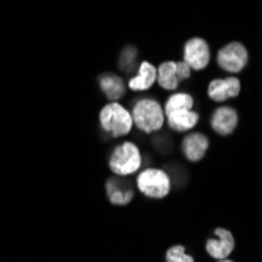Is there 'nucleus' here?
Returning <instances> with one entry per match:
<instances>
[{"instance_id": "1", "label": "nucleus", "mask_w": 262, "mask_h": 262, "mask_svg": "<svg viewBox=\"0 0 262 262\" xmlns=\"http://www.w3.org/2000/svg\"><path fill=\"white\" fill-rule=\"evenodd\" d=\"M130 115H132L134 126H137V129L146 134L160 130L165 123L163 107L157 101L149 99V98L140 99L134 105Z\"/></svg>"}, {"instance_id": "2", "label": "nucleus", "mask_w": 262, "mask_h": 262, "mask_svg": "<svg viewBox=\"0 0 262 262\" xmlns=\"http://www.w3.org/2000/svg\"><path fill=\"white\" fill-rule=\"evenodd\" d=\"M99 121L102 129L112 137H124L132 130L134 126L130 112L118 102H110L102 107L99 113Z\"/></svg>"}, {"instance_id": "3", "label": "nucleus", "mask_w": 262, "mask_h": 262, "mask_svg": "<svg viewBox=\"0 0 262 262\" xmlns=\"http://www.w3.org/2000/svg\"><path fill=\"white\" fill-rule=\"evenodd\" d=\"M108 166L116 176H130L137 173L141 166V152L132 141L121 143L110 156Z\"/></svg>"}, {"instance_id": "4", "label": "nucleus", "mask_w": 262, "mask_h": 262, "mask_svg": "<svg viewBox=\"0 0 262 262\" xmlns=\"http://www.w3.org/2000/svg\"><path fill=\"white\" fill-rule=\"evenodd\" d=\"M135 182L140 192L148 198L162 200L171 192V179L168 173L160 168L143 170Z\"/></svg>"}, {"instance_id": "5", "label": "nucleus", "mask_w": 262, "mask_h": 262, "mask_svg": "<svg viewBox=\"0 0 262 262\" xmlns=\"http://www.w3.org/2000/svg\"><path fill=\"white\" fill-rule=\"evenodd\" d=\"M192 69L188 68V64L182 61H163L157 68V82L163 90L174 91L179 83L185 79L190 77Z\"/></svg>"}, {"instance_id": "6", "label": "nucleus", "mask_w": 262, "mask_h": 262, "mask_svg": "<svg viewBox=\"0 0 262 262\" xmlns=\"http://www.w3.org/2000/svg\"><path fill=\"white\" fill-rule=\"evenodd\" d=\"M219 66L226 73H241L248 64V51L241 42H229L219 51Z\"/></svg>"}, {"instance_id": "7", "label": "nucleus", "mask_w": 262, "mask_h": 262, "mask_svg": "<svg viewBox=\"0 0 262 262\" xmlns=\"http://www.w3.org/2000/svg\"><path fill=\"white\" fill-rule=\"evenodd\" d=\"M184 61L190 69L201 71L210 61V49L209 44L203 38H192L184 46Z\"/></svg>"}, {"instance_id": "8", "label": "nucleus", "mask_w": 262, "mask_h": 262, "mask_svg": "<svg viewBox=\"0 0 262 262\" xmlns=\"http://www.w3.org/2000/svg\"><path fill=\"white\" fill-rule=\"evenodd\" d=\"M239 126V113L229 105H220L210 116V127L222 137L231 135Z\"/></svg>"}, {"instance_id": "9", "label": "nucleus", "mask_w": 262, "mask_h": 262, "mask_svg": "<svg viewBox=\"0 0 262 262\" xmlns=\"http://www.w3.org/2000/svg\"><path fill=\"white\" fill-rule=\"evenodd\" d=\"M213 234L217 235V239H209L206 242V253L215 260L229 257L235 248V239L232 232L225 228H217Z\"/></svg>"}, {"instance_id": "10", "label": "nucleus", "mask_w": 262, "mask_h": 262, "mask_svg": "<svg viewBox=\"0 0 262 262\" xmlns=\"http://www.w3.org/2000/svg\"><path fill=\"white\" fill-rule=\"evenodd\" d=\"M241 90H242V83L237 77L213 79L209 83L207 94L213 102H225L228 99L239 96Z\"/></svg>"}, {"instance_id": "11", "label": "nucleus", "mask_w": 262, "mask_h": 262, "mask_svg": "<svg viewBox=\"0 0 262 262\" xmlns=\"http://www.w3.org/2000/svg\"><path fill=\"white\" fill-rule=\"evenodd\" d=\"M126 178L127 176L115 174V178H110L105 184L107 198L113 206H126L134 198V188Z\"/></svg>"}, {"instance_id": "12", "label": "nucleus", "mask_w": 262, "mask_h": 262, "mask_svg": "<svg viewBox=\"0 0 262 262\" xmlns=\"http://www.w3.org/2000/svg\"><path fill=\"white\" fill-rule=\"evenodd\" d=\"M182 152L188 162H201L206 157V152L210 146L209 138L203 132L187 134L182 140Z\"/></svg>"}, {"instance_id": "13", "label": "nucleus", "mask_w": 262, "mask_h": 262, "mask_svg": "<svg viewBox=\"0 0 262 262\" xmlns=\"http://www.w3.org/2000/svg\"><path fill=\"white\" fill-rule=\"evenodd\" d=\"M165 121L170 129L176 132H188L200 123V113L193 110H179L166 115Z\"/></svg>"}, {"instance_id": "14", "label": "nucleus", "mask_w": 262, "mask_h": 262, "mask_svg": "<svg viewBox=\"0 0 262 262\" xmlns=\"http://www.w3.org/2000/svg\"><path fill=\"white\" fill-rule=\"evenodd\" d=\"M154 82H157V68L148 61H143L138 74L129 80V88L134 91H146L154 85Z\"/></svg>"}, {"instance_id": "15", "label": "nucleus", "mask_w": 262, "mask_h": 262, "mask_svg": "<svg viewBox=\"0 0 262 262\" xmlns=\"http://www.w3.org/2000/svg\"><path fill=\"white\" fill-rule=\"evenodd\" d=\"M99 86L110 99V102H116L120 98H123V94L126 91V83L121 77L113 76V74H105L99 79Z\"/></svg>"}, {"instance_id": "16", "label": "nucleus", "mask_w": 262, "mask_h": 262, "mask_svg": "<svg viewBox=\"0 0 262 262\" xmlns=\"http://www.w3.org/2000/svg\"><path fill=\"white\" fill-rule=\"evenodd\" d=\"M192 108H193V98L190 96L188 93H176V94H171V96L166 99V102L163 105V113L166 116L173 112L192 110Z\"/></svg>"}, {"instance_id": "17", "label": "nucleus", "mask_w": 262, "mask_h": 262, "mask_svg": "<svg viewBox=\"0 0 262 262\" xmlns=\"http://www.w3.org/2000/svg\"><path fill=\"white\" fill-rule=\"evenodd\" d=\"M166 262H195V259L185 253L184 245H173L171 248L166 250L165 253Z\"/></svg>"}, {"instance_id": "18", "label": "nucleus", "mask_w": 262, "mask_h": 262, "mask_svg": "<svg viewBox=\"0 0 262 262\" xmlns=\"http://www.w3.org/2000/svg\"><path fill=\"white\" fill-rule=\"evenodd\" d=\"M217 262H234V260L229 259V257H226V259H220V260H217Z\"/></svg>"}]
</instances>
